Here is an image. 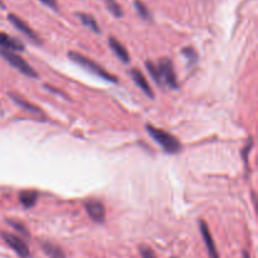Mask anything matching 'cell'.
Instances as JSON below:
<instances>
[{
    "mask_svg": "<svg viewBox=\"0 0 258 258\" xmlns=\"http://www.w3.org/2000/svg\"><path fill=\"white\" fill-rule=\"evenodd\" d=\"M0 56L4 58V60L8 62L9 64H12L14 68H17L19 72H21L23 75L28 76V77L37 78L38 77V73L36 72V69L30 66L29 63H27L20 56H18L17 53L12 51H6V49H0Z\"/></svg>",
    "mask_w": 258,
    "mask_h": 258,
    "instance_id": "obj_3",
    "label": "cell"
},
{
    "mask_svg": "<svg viewBox=\"0 0 258 258\" xmlns=\"http://www.w3.org/2000/svg\"><path fill=\"white\" fill-rule=\"evenodd\" d=\"M38 199V193L34 190H23L19 194V200H20L21 205L25 208H32L37 203Z\"/></svg>",
    "mask_w": 258,
    "mask_h": 258,
    "instance_id": "obj_13",
    "label": "cell"
},
{
    "mask_svg": "<svg viewBox=\"0 0 258 258\" xmlns=\"http://www.w3.org/2000/svg\"><path fill=\"white\" fill-rule=\"evenodd\" d=\"M134 5H135V9L136 12H138V14L140 15L144 20H151L150 10L142 3L141 0H135V1H134Z\"/></svg>",
    "mask_w": 258,
    "mask_h": 258,
    "instance_id": "obj_16",
    "label": "cell"
},
{
    "mask_svg": "<svg viewBox=\"0 0 258 258\" xmlns=\"http://www.w3.org/2000/svg\"><path fill=\"white\" fill-rule=\"evenodd\" d=\"M1 237H3L4 240H5V243L8 244V246H9L10 248L19 256V257L21 258L29 257L30 255L29 248H28V246L25 244L24 240H21L20 238L17 237V236H14V234L12 233H1Z\"/></svg>",
    "mask_w": 258,
    "mask_h": 258,
    "instance_id": "obj_5",
    "label": "cell"
},
{
    "mask_svg": "<svg viewBox=\"0 0 258 258\" xmlns=\"http://www.w3.org/2000/svg\"><path fill=\"white\" fill-rule=\"evenodd\" d=\"M145 66H146L147 71H149V73H150V76H151V77H153L154 81H155L156 83L159 84V86H162L161 77H160L159 69H158V67H156V64L153 63L151 60H146V63H145Z\"/></svg>",
    "mask_w": 258,
    "mask_h": 258,
    "instance_id": "obj_18",
    "label": "cell"
},
{
    "mask_svg": "<svg viewBox=\"0 0 258 258\" xmlns=\"http://www.w3.org/2000/svg\"><path fill=\"white\" fill-rule=\"evenodd\" d=\"M84 209L91 219L96 223H103L106 218L105 205L99 200H88L84 203Z\"/></svg>",
    "mask_w": 258,
    "mask_h": 258,
    "instance_id": "obj_7",
    "label": "cell"
},
{
    "mask_svg": "<svg viewBox=\"0 0 258 258\" xmlns=\"http://www.w3.org/2000/svg\"><path fill=\"white\" fill-rule=\"evenodd\" d=\"M0 8H1V9H4V8H5V5H4V3L1 1V0H0Z\"/></svg>",
    "mask_w": 258,
    "mask_h": 258,
    "instance_id": "obj_24",
    "label": "cell"
},
{
    "mask_svg": "<svg viewBox=\"0 0 258 258\" xmlns=\"http://www.w3.org/2000/svg\"><path fill=\"white\" fill-rule=\"evenodd\" d=\"M10 96H12V99H14L15 103H18L19 106H21V107H24L25 110H28V111L33 112V114H42V111H40V110H39V108L37 107V106L32 105V103H29L28 101H25V99H20L19 96H15V95H10Z\"/></svg>",
    "mask_w": 258,
    "mask_h": 258,
    "instance_id": "obj_17",
    "label": "cell"
},
{
    "mask_svg": "<svg viewBox=\"0 0 258 258\" xmlns=\"http://www.w3.org/2000/svg\"><path fill=\"white\" fill-rule=\"evenodd\" d=\"M158 69H159L160 77H161L162 84L165 83L168 87L173 88V90H178L179 83H178V78L175 75L174 66L171 63V60L169 58H161L156 64Z\"/></svg>",
    "mask_w": 258,
    "mask_h": 258,
    "instance_id": "obj_4",
    "label": "cell"
},
{
    "mask_svg": "<svg viewBox=\"0 0 258 258\" xmlns=\"http://www.w3.org/2000/svg\"><path fill=\"white\" fill-rule=\"evenodd\" d=\"M68 57L71 58L73 62L78 63L79 66H82L83 68H86L87 71H90V72L95 73V75L99 76V77H102L103 79H106V81L114 82V83H116L117 82V78L115 77L114 75L108 73L107 71L103 68V67H101L99 64H97L95 60H92L91 58L86 57V56H83V54L77 53V52H69Z\"/></svg>",
    "mask_w": 258,
    "mask_h": 258,
    "instance_id": "obj_2",
    "label": "cell"
},
{
    "mask_svg": "<svg viewBox=\"0 0 258 258\" xmlns=\"http://www.w3.org/2000/svg\"><path fill=\"white\" fill-rule=\"evenodd\" d=\"M42 248L43 252L48 256L49 258H66L63 249L58 247L57 244L51 243V242H43Z\"/></svg>",
    "mask_w": 258,
    "mask_h": 258,
    "instance_id": "obj_12",
    "label": "cell"
},
{
    "mask_svg": "<svg viewBox=\"0 0 258 258\" xmlns=\"http://www.w3.org/2000/svg\"><path fill=\"white\" fill-rule=\"evenodd\" d=\"M171 258H174V257H171Z\"/></svg>",
    "mask_w": 258,
    "mask_h": 258,
    "instance_id": "obj_25",
    "label": "cell"
},
{
    "mask_svg": "<svg viewBox=\"0 0 258 258\" xmlns=\"http://www.w3.org/2000/svg\"><path fill=\"white\" fill-rule=\"evenodd\" d=\"M108 44H110V48L112 49L115 56H116L121 62H123V63H129L130 62L129 52H127V49L125 48V47H123V45L115 38V37H110V39H108Z\"/></svg>",
    "mask_w": 258,
    "mask_h": 258,
    "instance_id": "obj_10",
    "label": "cell"
},
{
    "mask_svg": "<svg viewBox=\"0 0 258 258\" xmlns=\"http://www.w3.org/2000/svg\"><path fill=\"white\" fill-rule=\"evenodd\" d=\"M140 255L142 258H158L155 252L149 246H140Z\"/></svg>",
    "mask_w": 258,
    "mask_h": 258,
    "instance_id": "obj_20",
    "label": "cell"
},
{
    "mask_svg": "<svg viewBox=\"0 0 258 258\" xmlns=\"http://www.w3.org/2000/svg\"><path fill=\"white\" fill-rule=\"evenodd\" d=\"M243 258H251V257H249V253L247 252V251H244V252H243Z\"/></svg>",
    "mask_w": 258,
    "mask_h": 258,
    "instance_id": "obj_23",
    "label": "cell"
},
{
    "mask_svg": "<svg viewBox=\"0 0 258 258\" xmlns=\"http://www.w3.org/2000/svg\"><path fill=\"white\" fill-rule=\"evenodd\" d=\"M105 4H106V8L110 10V13H111L114 17H116V18H121V17H123L122 6L117 3L116 0H105Z\"/></svg>",
    "mask_w": 258,
    "mask_h": 258,
    "instance_id": "obj_15",
    "label": "cell"
},
{
    "mask_svg": "<svg viewBox=\"0 0 258 258\" xmlns=\"http://www.w3.org/2000/svg\"><path fill=\"white\" fill-rule=\"evenodd\" d=\"M130 75H131L132 81L135 82L136 86H138L139 88H141V91L145 93V95H146V96H149L150 99H154L153 90H151L150 84H149V82H147L146 77H145V76L141 73V71L138 68H132Z\"/></svg>",
    "mask_w": 258,
    "mask_h": 258,
    "instance_id": "obj_9",
    "label": "cell"
},
{
    "mask_svg": "<svg viewBox=\"0 0 258 258\" xmlns=\"http://www.w3.org/2000/svg\"><path fill=\"white\" fill-rule=\"evenodd\" d=\"M183 54L186 57L189 64H194L198 60V53L195 52V49H193L192 47H185L183 49Z\"/></svg>",
    "mask_w": 258,
    "mask_h": 258,
    "instance_id": "obj_19",
    "label": "cell"
},
{
    "mask_svg": "<svg viewBox=\"0 0 258 258\" xmlns=\"http://www.w3.org/2000/svg\"><path fill=\"white\" fill-rule=\"evenodd\" d=\"M39 1L44 4V5H47V6H49V8H52L53 10H58L57 0H39Z\"/></svg>",
    "mask_w": 258,
    "mask_h": 258,
    "instance_id": "obj_22",
    "label": "cell"
},
{
    "mask_svg": "<svg viewBox=\"0 0 258 258\" xmlns=\"http://www.w3.org/2000/svg\"><path fill=\"white\" fill-rule=\"evenodd\" d=\"M8 19H9L10 23H12L19 32H21V33L24 34L27 38H29L32 42L37 43V44H40V38L38 37V34H37L36 32H34V30L32 29L24 20H23V19L19 18L18 15L9 14L8 15Z\"/></svg>",
    "mask_w": 258,
    "mask_h": 258,
    "instance_id": "obj_6",
    "label": "cell"
},
{
    "mask_svg": "<svg viewBox=\"0 0 258 258\" xmlns=\"http://www.w3.org/2000/svg\"><path fill=\"white\" fill-rule=\"evenodd\" d=\"M77 17L81 19L82 24L84 27H87L88 29H91L93 33L99 34L101 30H99V23L96 21V19L93 18L91 14H87V13H77Z\"/></svg>",
    "mask_w": 258,
    "mask_h": 258,
    "instance_id": "obj_14",
    "label": "cell"
},
{
    "mask_svg": "<svg viewBox=\"0 0 258 258\" xmlns=\"http://www.w3.org/2000/svg\"><path fill=\"white\" fill-rule=\"evenodd\" d=\"M147 132L150 134L151 138L155 140L160 146L169 154L179 153L181 150V144L177 138L169 134V132L164 131L162 129H158V127L153 126V125H147L146 126Z\"/></svg>",
    "mask_w": 258,
    "mask_h": 258,
    "instance_id": "obj_1",
    "label": "cell"
},
{
    "mask_svg": "<svg viewBox=\"0 0 258 258\" xmlns=\"http://www.w3.org/2000/svg\"><path fill=\"white\" fill-rule=\"evenodd\" d=\"M0 45L6 51H24V44L5 33H0Z\"/></svg>",
    "mask_w": 258,
    "mask_h": 258,
    "instance_id": "obj_11",
    "label": "cell"
},
{
    "mask_svg": "<svg viewBox=\"0 0 258 258\" xmlns=\"http://www.w3.org/2000/svg\"><path fill=\"white\" fill-rule=\"evenodd\" d=\"M199 225H200L201 236H203V239H204V243L208 249V255H209V257L210 258H220L219 255H218V251H217V247H216V244H214L213 237H212V234H210L209 227L207 225V223H205L204 220H200Z\"/></svg>",
    "mask_w": 258,
    "mask_h": 258,
    "instance_id": "obj_8",
    "label": "cell"
},
{
    "mask_svg": "<svg viewBox=\"0 0 258 258\" xmlns=\"http://www.w3.org/2000/svg\"><path fill=\"white\" fill-rule=\"evenodd\" d=\"M8 223H9V224L12 225L13 228L17 229V231H18L19 233L23 234V236H29V232H28V229L25 228L24 225L21 224L20 222H15V220H8Z\"/></svg>",
    "mask_w": 258,
    "mask_h": 258,
    "instance_id": "obj_21",
    "label": "cell"
}]
</instances>
